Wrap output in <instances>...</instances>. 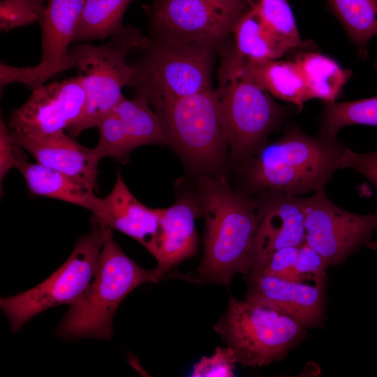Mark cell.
I'll use <instances>...</instances> for the list:
<instances>
[{
    "label": "cell",
    "instance_id": "obj_1",
    "mask_svg": "<svg viewBox=\"0 0 377 377\" xmlns=\"http://www.w3.org/2000/svg\"><path fill=\"white\" fill-rule=\"evenodd\" d=\"M205 217L204 256L195 282L228 285L232 276L251 273L255 259L258 209L223 179H200Z\"/></svg>",
    "mask_w": 377,
    "mask_h": 377
},
{
    "label": "cell",
    "instance_id": "obj_2",
    "mask_svg": "<svg viewBox=\"0 0 377 377\" xmlns=\"http://www.w3.org/2000/svg\"><path fill=\"white\" fill-rule=\"evenodd\" d=\"M346 147L337 140L311 137L291 126L277 141L264 145L249 163L247 178L256 190L292 196L325 188L341 169Z\"/></svg>",
    "mask_w": 377,
    "mask_h": 377
},
{
    "label": "cell",
    "instance_id": "obj_3",
    "mask_svg": "<svg viewBox=\"0 0 377 377\" xmlns=\"http://www.w3.org/2000/svg\"><path fill=\"white\" fill-rule=\"evenodd\" d=\"M220 43L147 38L130 86L155 109L170 101L212 89Z\"/></svg>",
    "mask_w": 377,
    "mask_h": 377
},
{
    "label": "cell",
    "instance_id": "obj_4",
    "mask_svg": "<svg viewBox=\"0 0 377 377\" xmlns=\"http://www.w3.org/2000/svg\"><path fill=\"white\" fill-rule=\"evenodd\" d=\"M158 281L154 269L142 268L124 253L112 232L102 247L94 280L71 305L57 334L67 339H110L112 319L123 300L140 285Z\"/></svg>",
    "mask_w": 377,
    "mask_h": 377
},
{
    "label": "cell",
    "instance_id": "obj_5",
    "mask_svg": "<svg viewBox=\"0 0 377 377\" xmlns=\"http://www.w3.org/2000/svg\"><path fill=\"white\" fill-rule=\"evenodd\" d=\"M305 329L280 309L232 297L214 327L244 367L281 361L302 341Z\"/></svg>",
    "mask_w": 377,
    "mask_h": 377
},
{
    "label": "cell",
    "instance_id": "obj_6",
    "mask_svg": "<svg viewBox=\"0 0 377 377\" xmlns=\"http://www.w3.org/2000/svg\"><path fill=\"white\" fill-rule=\"evenodd\" d=\"M147 38L131 27L125 34L112 37L107 43L95 45L79 43L70 49L76 63L77 77L85 91L87 100L80 119L70 126L71 137L96 127L124 97L122 89L129 85L134 68L126 58L133 48L140 47Z\"/></svg>",
    "mask_w": 377,
    "mask_h": 377
},
{
    "label": "cell",
    "instance_id": "obj_7",
    "mask_svg": "<svg viewBox=\"0 0 377 377\" xmlns=\"http://www.w3.org/2000/svg\"><path fill=\"white\" fill-rule=\"evenodd\" d=\"M90 232L80 237L68 260L49 278L17 295L1 298L0 306L15 333L28 320L51 307L73 304L94 280L100 255L112 229L92 218Z\"/></svg>",
    "mask_w": 377,
    "mask_h": 377
},
{
    "label": "cell",
    "instance_id": "obj_8",
    "mask_svg": "<svg viewBox=\"0 0 377 377\" xmlns=\"http://www.w3.org/2000/svg\"><path fill=\"white\" fill-rule=\"evenodd\" d=\"M215 92L228 145L238 157L246 158L257 153L289 112L278 105L267 91L243 75L220 83Z\"/></svg>",
    "mask_w": 377,
    "mask_h": 377
},
{
    "label": "cell",
    "instance_id": "obj_9",
    "mask_svg": "<svg viewBox=\"0 0 377 377\" xmlns=\"http://www.w3.org/2000/svg\"><path fill=\"white\" fill-rule=\"evenodd\" d=\"M172 143L191 162L215 166L228 145L215 91L208 89L164 103L154 109Z\"/></svg>",
    "mask_w": 377,
    "mask_h": 377
},
{
    "label": "cell",
    "instance_id": "obj_10",
    "mask_svg": "<svg viewBox=\"0 0 377 377\" xmlns=\"http://www.w3.org/2000/svg\"><path fill=\"white\" fill-rule=\"evenodd\" d=\"M143 8L151 38L219 43L249 10L246 0H152Z\"/></svg>",
    "mask_w": 377,
    "mask_h": 377
},
{
    "label": "cell",
    "instance_id": "obj_11",
    "mask_svg": "<svg viewBox=\"0 0 377 377\" xmlns=\"http://www.w3.org/2000/svg\"><path fill=\"white\" fill-rule=\"evenodd\" d=\"M302 200L305 242L329 265L339 263L371 241L377 228V212L359 214L345 210L327 197L325 188Z\"/></svg>",
    "mask_w": 377,
    "mask_h": 377
},
{
    "label": "cell",
    "instance_id": "obj_12",
    "mask_svg": "<svg viewBox=\"0 0 377 377\" xmlns=\"http://www.w3.org/2000/svg\"><path fill=\"white\" fill-rule=\"evenodd\" d=\"M84 1L48 0L39 20L42 47L40 62L34 66L20 67L1 62V91L12 83H21L32 90L64 71L76 69L69 46Z\"/></svg>",
    "mask_w": 377,
    "mask_h": 377
},
{
    "label": "cell",
    "instance_id": "obj_13",
    "mask_svg": "<svg viewBox=\"0 0 377 377\" xmlns=\"http://www.w3.org/2000/svg\"><path fill=\"white\" fill-rule=\"evenodd\" d=\"M87 96L77 76L42 84L9 117L10 133L43 138L64 132L82 115Z\"/></svg>",
    "mask_w": 377,
    "mask_h": 377
},
{
    "label": "cell",
    "instance_id": "obj_14",
    "mask_svg": "<svg viewBox=\"0 0 377 377\" xmlns=\"http://www.w3.org/2000/svg\"><path fill=\"white\" fill-rule=\"evenodd\" d=\"M245 299L280 309L294 318L304 328L318 326L322 321L323 286L251 272Z\"/></svg>",
    "mask_w": 377,
    "mask_h": 377
},
{
    "label": "cell",
    "instance_id": "obj_15",
    "mask_svg": "<svg viewBox=\"0 0 377 377\" xmlns=\"http://www.w3.org/2000/svg\"><path fill=\"white\" fill-rule=\"evenodd\" d=\"M274 194L268 204L258 209L255 259L251 272L258 270L274 252L285 247L300 246L305 242L302 196Z\"/></svg>",
    "mask_w": 377,
    "mask_h": 377
},
{
    "label": "cell",
    "instance_id": "obj_16",
    "mask_svg": "<svg viewBox=\"0 0 377 377\" xmlns=\"http://www.w3.org/2000/svg\"><path fill=\"white\" fill-rule=\"evenodd\" d=\"M102 200L100 214L92 218L135 239L156 258L161 230L160 209L147 207L138 201L119 173L112 191Z\"/></svg>",
    "mask_w": 377,
    "mask_h": 377
},
{
    "label": "cell",
    "instance_id": "obj_17",
    "mask_svg": "<svg viewBox=\"0 0 377 377\" xmlns=\"http://www.w3.org/2000/svg\"><path fill=\"white\" fill-rule=\"evenodd\" d=\"M10 135L14 145L29 152L37 163L98 190V162L90 158L91 149L80 145L64 131L38 138Z\"/></svg>",
    "mask_w": 377,
    "mask_h": 377
},
{
    "label": "cell",
    "instance_id": "obj_18",
    "mask_svg": "<svg viewBox=\"0 0 377 377\" xmlns=\"http://www.w3.org/2000/svg\"><path fill=\"white\" fill-rule=\"evenodd\" d=\"M232 34L233 43L228 50L222 52L219 82L247 65L279 59L289 52L250 8L237 22Z\"/></svg>",
    "mask_w": 377,
    "mask_h": 377
},
{
    "label": "cell",
    "instance_id": "obj_19",
    "mask_svg": "<svg viewBox=\"0 0 377 377\" xmlns=\"http://www.w3.org/2000/svg\"><path fill=\"white\" fill-rule=\"evenodd\" d=\"M161 235L154 268L159 280L182 260L194 255L198 237L195 219L198 210L187 200H180L172 206L160 209Z\"/></svg>",
    "mask_w": 377,
    "mask_h": 377
},
{
    "label": "cell",
    "instance_id": "obj_20",
    "mask_svg": "<svg viewBox=\"0 0 377 377\" xmlns=\"http://www.w3.org/2000/svg\"><path fill=\"white\" fill-rule=\"evenodd\" d=\"M17 146L14 168L24 177L34 194L68 202L85 209L98 216L103 207L102 198L89 186L39 163H30Z\"/></svg>",
    "mask_w": 377,
    "mask_h": 377
},
{
    "label": "cell",
    "instance_id": "obj_21",
    "mask_svg": "<svg viewBox=\"0 0 377 377\" xmlns=\"http://www.w3.org/2000/svg\"><path fill=\"white\" fill-rule=\"evenodd\" d=\"M237 75L253 80L276 98L294 105L299 112L304 103L311 99L302 72L294 60L275 59L249 64L231 77Z\"/></svg>",
    "mask_w": 377,
    "mask_h": 377
},
{
    "label": "cell",
    "instance_id": "obj_22",
    "mask_svg": "<svg viewBox=\"0 0 377 377\" xmlns=\"http://www.w3.org/2000/svg\"><path fill=\"white\" fill-rule=\"evenodd\" d=\"M134 0H84L73 43L103 40L127 32L123 17Z\"/></svg>",
    "mask_w": 377,
    "mask_h": 377
},
{
    "label": "cell",
    "instance_id": "obj_23",
    "mask_svg": "<svg viewBox=\"0 0 377 377\" xmlns=\"http://www.w3.org/2000/svg\"><path fill=\"white\" fill-rule=\"evenodd\" d=\"M294 61L302 72L311 99L325 103L335 102L352 74L334 59L318 52L302 50Z\"/></svg>",
    "mask_w": 377,
    "mask_h": 377
},
{
    "label": "cell",
    "instance_id": "obj_24",
    "mask_svg": "<svg viewBox=\"0 0 377 377\" xmlns=\"http://www.w3.org/2000/svg\"><path fill=\"white\" fill-rule=\"evenodd\" d=\"M141 95L132 99L124 96L111 110L119 118L133 149L145 145L168 144L158 114Z\"/></svg>",
    "mask_w": 377,
    "mask_h": 377
},
{
    "label": "cell",
    "instance_id": "obj_25",
    "mask_svg": "<svg viewBox=\"0 0 377 377\" xmlns=\"http://www.w3.org/2000/svg\"><path fill=\"white\" fill-rule=\"evenodd\" d=\"M361 59L367 57V45L377 36V0H326Z\"/></svg>",
    "mask_w": 377,
    "mask_h": 377
},
{
    "label": "cell",
    "instance_id": "obj_26",
    "mask_svg": "<svg viewBox=\"0 0 377 377\" xmlns=\"http://www.w3.org/2000/svg\"><path fill=\"white\" fill-rule=\"evenodd\" d=\"M249 8L266 27L286 47L308 50L313 43L302 39L296 20L288 0H246Z\"/></svg>",
    "mask_w": 377,
    "mask_h": 377
},
{
    "label": "cell",
    "instance_id": "obj_27",
    "mask_svg": "<svg viewBox=\"0 0 377 377\" xmlns=\"http://www.w3.org/2000/svg\"><path fill=\"white\" fill-rule=\"evenodd\" d=\"M377 127V96L343 103H325L319 136L336 140L339 131L346 126Z\"/></svg>",
    "mask_w": 377,
    "mask_h": 377
},
{
    "label": "cell",
    "instance_id": "obj_28",
    "mask_svg": "<svg viewBox=\"0 0 377 377\" xmlns=\"http://www.w3.org/2000/svg\"><path fill=\"white\" fill-rule=\"evenodd\" d=\"M96 127L99 140L89 153L93 161L99 162L106 157L125 158L134 149L119 118L112 111L106 114Z\"/></svg>",
    "mask_w": 377,
    "mask_h": 377
},
{
    "label": "cell",
    "instance_id": "obj_29",
    "mask_svg": "<svg viewBox=\"0 0 377 377\" xmlns=\"http://www.w3.org/2000/svg\"><path fill=\"white\" fill-rule=\"evenodd\" d=\"M46 0H1L0 1V29L8 31L40 20L46 6Z\"/></svg>",
    "mask_w": 377,
    "mask_h": 377
},
{
    "label": "cell",
    "instance_id": "obj_30",
    "mask_svg": "<svg viewBox=\"0 0 377 377\" xmlns=\"http://www.w3.org/2000/svg\"><path fill=\"white\" fill-rule=\"evenodd\" d=\"M236 360L232 350L229 347L216 348L209 356H203L195 363L191 376L193 377H231L234 376Z\"/></svg>",
    "mask_w": 377,
    "mask_h": 377
},
{
    "label": "cell",
    "instance_id": "obj_31",
    "mask_svg": "<svg viewBox=\"0 0 377 377\" xmlns=\"http://www.w3.org/2000/svg\"><path fill=\"white\" fill-rule=\"evenodd\" d=\"M325 258L305 242L299 246L296 269L302 282L325 286L326 269Z\"/></svg>",
    "mask_w": 377,
    "mask_h": 377
},
{
    "label": "cell",
    "instance_id": "obj_32",
    "mask_svg": "<svg viewBox=\"0 0 377 377\" xmlns=\"http://www.w3.org/2000/svg\"><path fill=\"white\" fill-rule=\"evenodd\" d=\"M298 250L299 246L281 249L274 252L258 270L251 272H261L286 280L302 282L296 269Z\"/></svg>",
    "mask_w": 377,
    "mask_h": 377
},
{
    "label": "cell",
    "instance_id": "obj_33",
    "mask_svg": "<svg viewBox=\"0 0 377 377\" xmlns=\"http://www.w3.org/2000/svg\"><path fill=\"white\" fill-rule=\"evenodd\" d=\"M351 168L367 179L377 189V151L357 153L346 148L341 169Z\"/></svg>",
    "mask_w": 377,
    "mask_h": 377
},
{
    "label": "cell",
    "instance_id": "obj_34",
    "mask_svg": "<svg viewBox=\"0 0 377 377\" xmlns=\"http://www.w3.org/2000/svg\"><path fill=\"white\" fill-rule=\"evenodd\" d=\"M17 146L14 145L8 126L0 123V179L1 184L8 171L15 166Z\"/></svg>",
    "mask_w": 377,
    "mask_h": 377
},
{
    "label": "cell",
    "instance_id": "obj_35",
    "mask_svg": "<svg viewBox=\"0 0 377 377\" xmlns=\"http://www.w3.org/2000/svg\"><path fill=\"white\" fill-rule=\"evenodd\" d=\"M367 246L372 249V250H376L377 251V242H373V241H370L368 244H367Z\"/></svg>",
    "mask_w": 377,
    "mask_h": 377
},
{
    "label": "cell",
    "instance_id": "obj_36",
    "mask_svg": "<svg viewBox=\"0 0 377 377\" xmlns=\"http://www.w3.org/2000/svg\"><path fill=\"white\" fill-rule=\"evenodd\" d=\"M374 67L377 70V59L374 62Z\"/></svg>",
    "mask_w": 377,
    "mask_h": 377
}]
</instances>
